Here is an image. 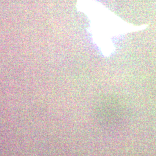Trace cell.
Wrapping results in <instances>:
<instances>
[{
    "label": "cell",
    "instance_id": "6da1fadb",
    "mask_svg": "<svg viewBox=\"0 0 156 156\" xmlns=\"http://www.w3.org/2000/svg\"><path fill=\"white\" fill-rule=\"evenodd\" d=\"M77 8L88 17L89 32L94 43L105 57H110L115 53V42L117 38L142 30L148 26L131 25L94 0H78Z\"/></svg>",
    "mask_w": 156,
    "mask_h": 156
}]
</instances>
